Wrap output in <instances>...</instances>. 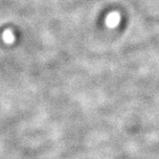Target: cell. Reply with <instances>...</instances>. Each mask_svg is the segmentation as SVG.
Wrapping results in <instances>:
<instances>
[{"instance_id": "6da1fadb", "label": "cell", "mask_w": 159, "mask_h": 159, "mask_svg": "<svg viewBox=\"0 0 159 159\" xmlns=\"http://www.w3.org/2000/svg\"><path fill=\"white\" fill-rule=\"evenodd\" d=\"M121 21V16L117 12H111L106 18V24L108 28H116Z\"/></svg>"}, {"instance_id": "7a4b0ae2", "label": "cell", "mask_w": 159, "mask_h": 159, "mask_svg": "<svg viewBox=\"0 0 159 159\" xmlns=\"http://www.w3.org/2000/svg\"><path fill=\"white\" fill-rule=\"evenodd\" d=\"M2 39L4 40L5 43L7 44H12L14 43L15 39H16V37L14 35V32L10 29H7L3 32V35H2Z\"/></svg>"}]
</instances>
